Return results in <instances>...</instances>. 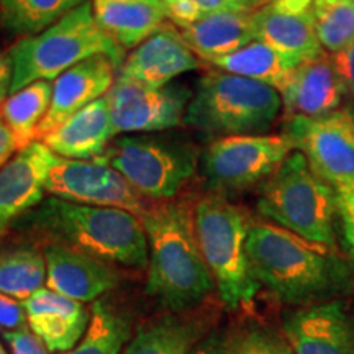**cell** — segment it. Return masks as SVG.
Returning a JSON list of instances; mask_svg holds the SVG:
<instances>
[{"label": "cell", "instance_id": "6da1fadb", "mask_svg": "<svg viewBox=\"0 0 354 354\" xmlns=\"http://www.w3.org/2000/svg\"><path fill=\"white\" fill-rule=\"evenodd\" d=\"M148 240L146 292L174 313L189 312L215 289L187 202H151L140 216Z\"/></svg>", "mask_w": 354, "mask_h": 354}, {"label": "cell", "instance_id": "7a4b0ae2", "mask_svg": "<svg viewBox=\"0 0 354 354\" xmlns=\"http://www.w3.org/2000/svg\"><path fill=\"white\" fill-rule=\"evenodd\" d=\"M41 238L105 263L128 269L148 268V240L140 216L122 209L92 207L46 196L39 205L17 221Z\"/></svg>", "mask_w": 354, "mask_h": 354}, {"label": "cell", "instance_id": "3957f363", "mask_svg": "<svg viewBox=\"0 0 354 354\" xmlns=\"http://www.w3.org/2000/svg\"><path fill=\"white\" fill-rule=\"evenodd\" d=\"M246 251L253 276L279 302L310 305L336 284V266L326 248L272 223H251Z\"/></svg>", "mask_w": 354, "mask_h": 354}, {"label": "cell", "instance_id": "277c9868", "mask_svg": "<svg viewBox=\"0 0 354 354\" xmlns=\"http://www.w3.org/2000/svg\"><path fill=\"white\" fill-rule=\"evenodd\" d=\"M7 53L13 66L10 94L37 81L53 82L88 57L107 56L118 71L127 57L97 24L91 0L39 35L17 39Z\"/></svg>", "mask_w": 354, "mask_h": 354}, {"label": "cell", "instance_id": "5b68a950", "mask_svg": "<svg viewBox=\"0 0 354 354\" xmlns=\"http://www.w3.org/2000/svg\"><path fill=\"white\" fill-rule=\"evenodd\" d=\"M281 110L277 88L215 69L197 81L184 125L214 140L268 135Z\"/></svg>", "mask_w": 354, "mask_h": 354}, {"label": "cell", "instance_id": "8992f818", "mask_svg": "<svg viewBox=\"0 0 354 354\" xmlns=\"http://www.w3.org/2000/svg\"><path fill=\"white\" fill-rule=\"evenodd\" d=\"M258 212L305 241L335 246L338 215L335 187L312 169L300 151H292L261 185Z\"/></svg>", "mask_w": 354, "mask_h": 354}, {"label": "cell", "instance_id": "52a82bcc", "mask_svg": "<svg viewBox=\"0 0 354 354\" xmlns=\"http://www.w3.org/2000/svg\"><path fill=\"white\" fill-rule=\"evenodd\" d=\"M201 149L180 131L118 135L99 159L149 202L174 201L197 174Z\"/></svg>", "mask_w": 354, "mask_h": 354}, {"label": "cell", "instance_id": "ba28073f", "mask_svg": "<svg viewBox=\"0 0 354 354\" xmlns=\"http://www.w3.org/2000/svg\"><path fill=\"white\" fill-rule=\"evenodd\" d=\"M196 234L221 302L230 310L253 304L259 284L246 251L250 221L227 197L209 194L194 205Z\"/></svg>", "mask_w": 354, "mask_h": 354}, {"label": "cell", "instance_id": "9c48e42d", "mask_svg": "<svg viewBox=\"0 0 354 354\" xmlns=\"http://www.w3.org/2000/svg\"><path fill=\"white\" fill-rule=\"evenodd\" d=\"M294 151L282 135L216 138L201 153V172L212 194L227 197L261 187Z\"/></svg>", "mask_w": 354, "mask_h": 354}, {"label": "cell", "instance_id": "30bf717a", "mask_svg": "<svg viewBox=\"0 0 354 354\" xmlns=\"http://www.w3.org/2000/svg\"><path fill=\"white\" fill-rule=\"evenodd\" d=\"M281 135L326 183L354 184V112L339 109L322 118H286Z\"/></svg>", "mask_w": 354, "mask_h": 354}, {"label": "cell", "instance_id": "8fae6325", "mask_svg": "<svg viewBox=\"0 0 354 354\" xmlns=\"http://www.w3.org/2000/svg\"><path fill=\"white\" fill-rule=\"evenodd\" d=\"M46 196L92 207L122 209L141 216L151 202L131 187L113 167L55 154L46 179Z\"/></svg>", "mask_w": 354, "mask_h": 354}, {"label": "cell", "instance_id": "7c38bea8", "mask_svg": "<svg viewBox=\"0 0 354 354\" xmlns=\"http://www.w3.org/2000/svg\"><path fill=\"white\" fill-rule=\"evenodd\" d=\"M192 95L194 88L184 84L153 88L117 76L107 94L115 133L118 136L174 130L184 125Z\"/></svg>", "mask_w": 354, "mask_h": 354}, {"label": "cell", "instance_id": "4fadbf2b", "mask_svg": "<svg viewBox=\"0 0 354 354\" xmlns=\"http://www.w3.org/2000/svg\"><path fill=\"white\" fill-rule=\"evenodd\" d=\"M202 66L203 61L190 50L180 30L167 20L151 37L128 53L117 76L158 88Z\"/></svg>", "mask_w": 354, "mask_h": 354}, {"label": "cell", "instance_id": "5bb4252c", "mask_svg": "<svg viewBox=\"0 0 354 354\" xmlns=\"http://www.w3.org/2000/svg\"><path fill=\"white\" fill-rule=\"evenodd\" d=\"M312 6L313 0H271L256 8V39L299 64L323 55Z\"/></svg>", "mask_w": 354, "mask_h": 354}, {"label": "cell", "instance_id": "9a60e30c", "mask_svg": "<svg viewBox=\"0 0 354 354\" xmlns=\"http://www.w3.org/2000/svg\"><path fill=\"white\" fill-rule=\"evenodd\" d=\"M55 153L35 141L0 169V238L46 197Z\"/></svg>", "mask_w": 354, "mask_h": 354}, {"label": "cell", "instance_id": "2e32d148", "mask_svg": "<svg viewBox=\"0 0 354 354\" xmlns=\"http://www.w3.org/2000/svg\"><path fill=\"white\" fill-rule=\"evenodd\" d=\"M41 250L46 259V287L68 299L95 302L120 281L115 266L94 256L55 243L43 245Z\"/></svg>", "mask_w": 354, "mask_h": 354}, {"label": "cell", "instance_id": "e0dca14e", "mask_svg": "<svg viewBox=\"0 0 354 354\" xmlns=\"http://www.w3.org/2000/svg\"><path fill=\"white\" fill-rule=\"evenodd\" d=\"M294 354H354V323L338 302L312 304L282 323Z\"/></svg>", "mask_w": 354, "mask_h": 354}, {"label": "cell", "instance_id": "ac0fdd59", "mask_svg": "<svg viewBox=\"0 0 354 354\" xmlns=\"http://www.w3.org/2000/svg\"><path fill=\"white\" fill-rule=\"evenodd\" d=\"M117 74L118 68L110 57L94 56L56 77L53 81L50 109L38 128L37 140H43L73 115L107 95Z\"/></svg>", "mask_w": 354, "mask_h": 354}, {"label": "cell", "instance_id": "d6986e66", "mask_svg": "<svg viewBox=\"0 0 354 354\" xmlns=\"http://www.w3.org/2000/svg\"><path fill=\"white\" fill-rule=\"evenodd\" d=\"M281 97L286 118H322L339 110L346 91L330 55L323 53L294 69L281 88Z\"/></svg>", "mask_w": 354, "mask_h": 354}, {"label": "cell", "instance_id": "ffe728a7", "mask_svg": "<svg viewBox=\"0 0 354 354\" xmlns=\"http://www.w3.org/2000/svg\"><path fill=\"white\" fill-rule=\"evenodd\" d=\"M30 330L51 353H68L79 343L91 320V310L77 300L68 299L43 287L24 300Z\"/></svg>", "mask_w": 354, "mask_h": 354}, {"label": "cell", "instance_id": "44dd1931", "mask_svg": "<svg viewBox=\"0 0 354 354\" xmlns=\"http://www.w3.org/2000/svg\"><path fill=\"white\" fill-rule=\"evenodd\" d=\"M115 138L110 102L104 95L48 133L41 143L59 158L94 161L107 151Z\"/></svg>", "mask_w": 354, "mask_h": 354}, {"label": "cell", "instance_id": "7402d4cb", "mask_svg": "<svg viewBox=\"0 0 354 354\" xmlns=\"http://www.w3.org/2000/svg\"><path fill=\"white\" fill-rule=\"evenodd\" d=\"M97 24L122 50L131 51L167 21L162 0H92Z\"/></svg>", "mask_w": 354, "mask_h": 354}, {"label": "cell", "instance_id": "603a6c76", "mask_svg": "<svg viewBox=\"0 0 354 354\" xmlns=\"http://www.w3.org/2000/svg\"><path fill=\"white\" fill-rule=\"evenodd\" d=\"M179 30L190 50L207 64L254 41V10L212 13Z\"/></svg>", "mask_w": 354, "mask_h": 354}, {"label": "cell", "instance_id": "cb8c5ba5", "mask_svg": "<svg viewBox=\"0 0 354 354\" xmlns=\"http://www.w3.org/2000/svg\"><path fill=\"white\" fill-rule=\"evenodd\" d=\"M203 336L202 322L165 315L141 326L122 354H189Z\"/></svg>", "mask_w": 354, "mask_h": 354}, {"label": "cell", "instance_id": "d4e9b609", "mask_svg": "<svg viewBox=\"0 0 354 354\" xmlns=\"http://www.w3.org/2000/svg\"><path fill=\"white\" fill-rule=\"evenodd\" d=\"M207 64L214 66L218 71L234 74V76L268 84V86L277 88L279 92L289 81L294 69L299 66V63L292 61L290 57L281 55L258 39L246 44L241 50L232 53V55L212 59Z\"/></svg>", "mask_w": 354, "mask_h": 354}, {"label": "cell", "instance_id": "484cf974", "mask_svg": "<svg viewBox=\"0 0 354 354\" xmlns=\"http://www.w3.org/2000/svg\"><path fill=\"white\" fill-rule=\"evenodd\" d=\"M131 339V318L109 300H95L86 333L63 354H122Z\"/></svg>", "mask_w": 354, "mask_h": 354}, {"label": "cell", "instance_id": "4316f807", "mask_svg": "<svg viewBox=\"0 0 354 354\" xmlns=\"http://www.w3.org/2000/svg\"><path fill=\"white\" fill-rule=\"evenodd\" d=\"M88 0H0V28L15 38L39 35Z\"/></svg>", "mask_w": 354, "mask_h": 354}, {"label": "cell", "instance_id": "83f0119b", "mask_svg": "<svg viewBox=\"0 0 354 354\" xmlns=\"http://www.w3.org/2000/svg\"><path fill=\"white\" fill-rule=\"evenodd\" d=\"M53 82L37 81L8 95L0 109V118L15 136L19 149L35 143L38 128L51 104Z\"/></svg>", "mask_w": 354, "mask_h": 354}, {"label": "cell", "instance_id": "f1b7e54d", "mask_svg": "<svg viewBox=\"0 0 354 354\" xmlns=\"http://www.w3.org/2000/svg\"><path fill=\"white\" fill-rule=\"evenodd\" d=\"M46 284V259L41 248L19 245L0 251V292L24 302Z\"/></svg>", "mask_w": 354, "mask_h": 354}, {"label": "cell", "instance_id": "f546056e", "mask_svg": "<svg viewBox=\"0 0 354 354\" xmlns=\"http://www.w3.org/2000/svg\"><path fill=\"white\" fill-rule=\"evenodd\" d=\"M312 10L323 50L333 55L354 46L353 0H313Z\"/></svg>", "mask_w": 354, "mask_h": 354}, {"label": "cell", "instance_id": "4dcf8cb0", "mask_svg": "<svg viewBox=\"0 0 354 354\" xmlns=\"http://www.w3.org/2000/svg\"><path fill=\"white\" fill-rule=\"evenodd\" d=\"M230 354H294L284 335L250 323L230 333Z\"/></svg>", "mask_w": 354, "mask_h": 354}, {"label": "cell", "instance_id": "1f68e13d", "mask_svg": "<svg viewBox=\"0 0 354 354\" xmlns=\"http://www.w3.org/2000/svg\"><path fill=\"white\" fill-rule=\"evenodd\" d=\"M167 20L177 28L192 25L203 17L218 12L254 10L246 0H162Z\"/></svg>", "mask_w": 354, "mask_h": 354}, {"label": "cell", "instance_id": "d6a6232c", "mask_svg": "<svg viewBox=\"0 0 354 354\" xmlns=\"http://www.w3.org/2000/svg\"><path fill=\"white\" fill-rule=\"evenodd\" d=\"M338 202V216L342 220L343 238L354 261V184L335 187Z\"/></svg>", "mask_w": 354, "mask_h": 354}, {"label": "cell", "instance_id": "836d02e7", "mask_svg": "<svg viewBox=\"0 0 354 354\" xmlns=\"http://www.w3.org/2000/svg\"><path fill=\"white\" fill-rule=\"evenodd\" d=\"M12 354H51L41 339L30 328H20L15 331H2Z\"/></svg>", "mask_w": 354, "mask_h": 354}, {"label": "cell", "instance_id": "e575fe53", "mask_svg": "<svg viewBox=\"0 0 354 354\" xmlns=\"http://www.w3.org/2000/svg\"><path fill=\"white\" fill-rule=\"evenodd\" d=\"M26 323L24 304L0 292V330L15 331L25 328Z\"/></svg>", "mask_w": 354, "mask_h": 354}, {"label": "cell", "instance_id": "d590c367", "mask_svg": "<svg viewBox=\"0 0 354 354\" xmlns=\"http://www.w3.org/2000/svg\"><path fill=\"white\" fill-rule=\"evenodd\" d=\"M336 73H338L342 84L346 91V95L354 99V46L330 55Z\"/></svg>", "mask_w": 354, "mask_h": 354}, {"label": "cell", "instance_id": "8d00e7d4", "mask_svg": "<svg viewBox=\"0 0 354 354\" xmlns=\"http://www.w3.org/2000/svg\"><path fill=\"white\" fill-rule=\"evenodd\" d=\"M189 354H230V333L215 330L205 335Z\"/></svg>", "mask_w": 354, "mask_h": 354}, {"label": "cell", "instance_id": "74e56055", "mask_svg": "<svg viewBox=\"0 0 354 354\" xmlns=\"http://www.w3.org/2000/svg\"><path fill=\"white\" fill-rule=\"evenodd\" d=\"M19 151L20 149L15 136H13L10 128L6 125V122L0 118V169L8 165Z\"/></svg>", "mask_w": 354, "mask_h": 354}, {"label": "cell", "instance_id": "f35d334b", "mask_svg": "<svg viewBox=\"0 0 354 354\" xmlns=\"http://www.w3.org/2000/svg\"><path fill=\"white\" fill-rule=\"evenodd\" d=\"M13 79V66L8 53L0 51V109L6 104L12 91Z\"/></svg>", "mask_w": 354, "mask_h": 354}, {"label": "cell", "instance_id": "ab89813d", "mask_svg": "<svg viewBox=\"0 0 354 354\" xmlns=\"http://www.w3.org/2000/svg\"><path fill=\"white\" fill-rule=\"evenodd\" d=\"M248 2V6H250L251 8H259V7H263V6H266V3H269L271 2V0H246Z\"/></svg>", "mask_w": 354, "mask_h": 354}, {"label": "cell", "instance_id": "60d3db41", "mask_svg": "<svg viewBox=\"0 0 354 354\" xmlns=\"http://www.w3.org/2000/svg\"><path fill=\"white\" fill-rule=\"evenodd\" d=\"M0 354H7V351H6V349H3V346H2V343H0Z\"/></svg>", "mask_w": 354, "mask_h": 354}, {"label": "cell", "instance_id": "b9f144b4", "mask_svg": "<svg viewBox=\"0 0 354 354\" xmlns=\"http://www.w3.org/2000/svg\"><path fill=\"white\" fill-rule=\"evenodd\" d=\"M353 2H354V0H353Z\"/></svg>", "mask_w": 354, "mask_h": 354}]
</instances>
